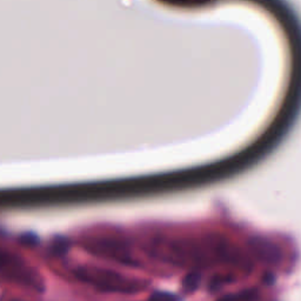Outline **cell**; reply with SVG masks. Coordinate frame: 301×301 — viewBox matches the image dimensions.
I'll return each mask as SVG.
<instances>
[{"mask_svg":"<svg viewBox=\"0 0 301 301\" xmlns=\"http://www.w3.org/2000/svg\"><path fill=\"white\" fill-rule=\"evenodd\" d=\"M77 277L104 292L136 293L139 291L138 283L126 279L120 274L104 270H79Z\"/></svg>","mask_w":301,"mask_h":301,"instance_id":"obj_1","label":"cell"},{"mask_svg":"<svg viewBox=\"0 0 301 301\" xmlns=\"http://www.w3.org/2000/svg\"><path fill=\"white\" fill-rule=\"evenodd\" d=\"M0 274L6 279L26 285L34 290H44V284L38 274L26 268L19 260L2 252H0Z\"/></svg>","mask_w":301,"mask_h":301,"instance_id":"obj_2","label":"cell"},{"mask_svg":"<svg viewBox=\"0 0 301 301\" xmlns=\"http://www.w3.org/2000/svg\"><path fill=\"white\" fill-rule=\"evenodd\" d=\"M199 280H200V278H199L198 274H189L188 277H186V279L184 281L185 290L194 291L199 285Z\"/></svg>","mask_w":301,"mask_h":301,"instance_id":"obj_3","label":"cell"},{"mask_svg":"<svg viewBox=\"0 0 301 301\" xmlns=\"http://www.w3.org/2000/svg\"><path fill=\"white\" fill-rule=\"evenodd\" d=\"M150 301H175V297L166 292H155L150 296Z\"/></svg>","mask_w":301,"mask_h":301,"instance_id":"obj_4","label":"cell"},{"mask_svg":"<svg viewBox=\"0 0 301 301\" xmlns=\"http://www.w3.org/2000/svg\"><path fill=\"white\" fill-rule=\"evenodd\" d=\"M13 301H22V300H13Z\"/></svg>","mask_w":301,"mask_h":301,"instance_id":"obj_5","label":"cell"}]
</instances>
